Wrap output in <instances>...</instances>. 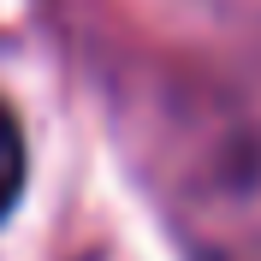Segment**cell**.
<instances>
[{"label": "cell", "instance_id": "1", "mask_svg": "<svg viewBox=\"0 0 261 261\" xmlns=\"http://www.w3.org/2000/svg\"><path fill=\"white\" fill-rule=\"evenodd\" d=\"M18 190H24V130H18V119L0 107V220L12 214Z\"/></svg>", "mask_w": 261, "mask_h": 261}]
</instances>
